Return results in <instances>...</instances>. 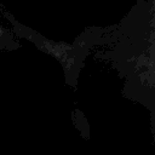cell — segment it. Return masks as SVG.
<instances>
[{
	"label": "cell",
	"instance_id": "2",
	"mask_svg": "<svg viewBox=\"0 0 155 155\" xmlns=\"http://www.w3.org/2000/svg\"><path fill=\"white\" fill-rule=\"evenodd\" d=\"M1 34H2V29L0 28V36H1Z\"/></svg>",
	"mask_w": 155,
	"mask_h": 155
},
{
	"label": "cell",
	"instance_id": "1",
	"mask_svg": "<svg viewBox=\"0 0 155 155\" xmlns=\"http://www.w3.org/2000/svg\"><path fill=\"white\" fill-rule=\"evenodd\" d=\"M97 58L122 80L125 98L143 105L155 143V0H137L125 17L107 27Z\"/></svg>",
	"mask_w": 155,
	"mask_h": 155
}]
</instances>
